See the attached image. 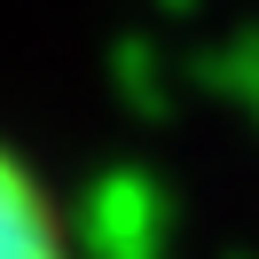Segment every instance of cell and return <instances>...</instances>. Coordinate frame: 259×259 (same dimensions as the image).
I'll list each match as a JSON object with an SVG mask.
<instances>
[{"label": "cell", "mask_w": 259, "mask_h": 259, "mask_svg": "<svg viewBox=\"0 0 259 259\" xmlns=\"http://www.w3.org/2000/svg\"><path fill=\"white\" fill-rule=\"evenodd\" d=\"M0 259H71V236H63L48 181L8 142H0Z\"/></svg>", "instance_id": "cell-1"}]
</instances>
